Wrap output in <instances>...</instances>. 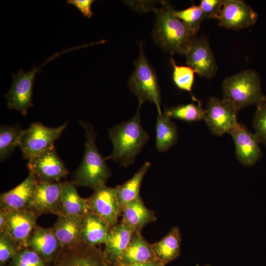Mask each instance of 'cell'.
<instances>
[{"label": "cell", "instance_id": "6da1fadb", "mask_svg": "<svg viewBox=\"0 0 266 266\" xmlns=\"http://www.w3.org/2000/svg\"><path fill=\"white\" fill-rule=\"evenodd\" d=\"M155 11L152 36L156 44L171 55H185L197 34L174 15L167 2Z\"/></svg>", "mask_w": 266, "mask_h": 266}, {"label": "cell", "instance_id": "7a4b0ae2", "mask_svg": "<svg viewBox=\"0 0 266 266\" xmlns=\"http://www.w3.org/2000/svg\"><path fill=\"white\" fill-rule=\"evenodd\" d=\"M139 103L135 115L130 120L124 121L108 130V136L113 144V151L106 160L112 159L120 165L127 166L134 163L149 136L141 124Z\"/></svg>", "mask_w": 266, "mask_h": 266}, {"label": "cell", "instance_id": "3957f363", "mask_svg": "<svg viewBox=\"0 0 266 266\" xmlns=\"http://www.w3.org/2000/svg\"><path fill=\"white\" fill-rule=\"evenodd\" d=\"M86 134L85 151L82 161L74 173L71 182L75 186L95 190L105 185L110 175L109 168L96 146V133L87 122L80 121Z\"/></svg>", "mask_w": 266, "mask_h": 266}, {"label": "cell", "instance_id": "277c9868", "mask_svg": "<svg viewBox=\"0 0 266 266\" xmlns=\"http://www.w3.org/2000/svg\"><path fill=\"white\" fill-rule=\"evenodd\" d=\"M223 99L237 111L248 106L262 103L265 96L258 73L246 69L225 79L222 84Z\"/></svg>", "mask_w": 266, "mask_h": 266}, {"label": "cell", "instance_id": "5b68a950", "mask_svg": "<svg viewBox=\"0 0 266 266\" xmlns=\"http://www.w3.org/2000/svg\"><path fill=\"white\" fill-rule=\"evenodd\" d=\"M139 55L134 62L135 69L129 79V87L137 98L139 103L146 101L154 103L161 113V92L154 68L148 62L143 49L142 42H138Z\"/></svg>", "mask_w": 266, "mask_h": 266}, {"label": "cell", "instance_id": "8992f818", "mask_svg": "<svg viewBox=\"0 0 266 266\" xmlns=\"http://www.w3.org/2000/svg\"><path fill=\"white\" fill-rule=\"evenodd\" d=\"M77 49L78 47H74L56 53L37 67H35L34 64L33 67L30 71L25 72L21 68L17 73H13L11 87L5 95L8 108L9 109L16 110L22 115H26L29 108L33 105V90L36 72H39L44 65L56 57L64 53Z\"/></svg>", "mask_w": 266, "mask_h": 266}, {"label": "cell", "instance_id": "52a82bcc", "mask_svg": "<svg viewBox=\"0 0 266 266\" xmlns=\"http://www.w3.org/2000/svg\"><path fill=\"white\" fill-rule=\"evenodd\" d=\"M68 124L51 128L39 122H34L26 130H22L17 146L21 150L23 157L28 161L48 149L62 134Z\"/></svg>", "mask_w": 266, "mask_h": 266}, {"label": "cell", "instance_id": "ba28073f", "mask_svg": "<svg viewBox=\"0 0 266 266\" xmlns=\"http://www.w3.org/2000/svg\"><path fill=\"white\" fill-rule=\"evenodd\" d=\"M103 253L96 246L81 241L67 248H61L54 261L48 266H109Z\"/></svg>", "mask_w": 266, "mask_h": 266}, {"label": "cell", "instance_id": "9c48e42d", "mask_svg": "<svg viewBox=\"0 0 266 266\" xmlns=\"http://www.w3.org/2000/svg\"><path fill=\"white\" fill-rule=\"evenodd\" d=\"M62 182L37 180L34 193L27 209L38 217L44 214L62 215Z\"/></svg>", "mask_w": 266, "mask_h": 266}, {"label": "cell", "instance_id": "30bf717a", "mask_svg": "<svg viewBox=\"0 0 266 266\" xmlns=\"http://www.w3.org/2000/svg\"><path fill=\"white\" fill-rule=\"evenodd\" d=\"M205 109L204 121L212 133L220 136L229 132L238 124L237 111L224 99L209 98Z\"/></svg>", "mask_w": 266, "mask_h": 266}, {"label": "cell", "instance_id": "8fae6325", "mask_svg": "<svg viewBox=\"0 0 266 266\" xmlns=\"http://www.w3.org/2000/svg\"><path fill=\"white\" fill-rule=\"evenodd\" d=\"M27 167L37 180L59 182L68 173L54 145L29 160Z\"/></svg>", "mask_w": 266, "mask_h": 266}, {"label": "cell", "instance_id": "7c38bea8", "mask_svg": "<svg viewBox=\"0 0 266 266\" xmlns=\"http://www.w3.org/2000/svg\"><path fill=\"white\" fill-rule=\"evenodd\" d=\"M86 199L89 211L96 214L112 228L118 223L121 210L116 196V188L102 185Z\"/></svg>", "mask_w": 266, "mask_h": 266}, {"label": "cell", "instance_id": "4fadbf2b", "mask_svg": "<svg viewBox=\"0 0 266 266\" xmlns=\"http://www.w3.org/2000/svg\"><path fill=\"white\" fill-rule=\"evenodd\" d=\"M185 55L188 66L199 75L210 79L216 74L218 70L216 59L204 36L197 37Z\"/></svg>", "mask_w": 266, "mask_h": 266}, {"label": "cell", "instance_id": "5bb4252c", "mask_svg": "<svg viewBox=\"0 0 266 266\" xmlns=\"http://www.w3.org/2000/svg\"><path fill=\"white\" fill-rule=\"evenodd\" d=\"M258 14L244 1L223 0L219 25L227 29L240 30L250 27L257 22Z\"/></svg>", "mask_w": 266, "mask_h": 266}, {"label": "cell", "instance_id": "9a60e30c", "mask_svg": "<svg viewBox=\"0 0 266 266\" xmlns=\"http://www.w3.org/2000/svg\"><path fill=\"white\" fill-rule=\"evenodd\" d=\"M7 211L5 233L15 243L19 250L28 247L27 242L37 226V216L28 209Z\"/></svg>", "mask_w": 266, "mask_h": 266}, {"label": "cell", "instance_id": "2e32d148", "mask_svg": "<svg viewBox=\"0 0 266 266\" xmlns=\"http://www.w3.org/2000/svg\"><path fill=\"white\" fill-rule=\"evenodd\" d=\"M235 143L236 157L243 166H253L260 160L262 152L254 133L238 123L229 133Z\"/></svg>", "mask_w": 266, "mask_h": 266}, {"label": "cell", "instance_id": "e0dca14e", "mask_svg": "<svg viewBox=\"0 0 266 266\" xmlns=\"http://www.w3.org/2000/svg\"><path fill=\"white\" fill-rule=\"evenodd\" d=\"M134 232L123 220L110 229L103 252L109 264L118 265Z\"/></svg>", "mask_w": 266, "mask_h": 266}, {"label": "cell", "instance_id": "ac0fdd59", "mask_svg": "<svg viewBox=\"0 0 266 266\" xmlns=\"http://www.w3.org/2000/svg\"><path fill=\"white\" fill-rule=\"evenodd\" d=\"M27 246L37 253L47 266L54 261L61 249L53 228L37 225L28 239Z\"/></svg>", "mask_w": 266, "mask_h": 266}, {"label": "cell", "instance_id": "d6986e66", "mask_svg": "<svg viewBox=\"0 0 266 266\" xmlns=\"http://www.w3.org/2000/svg\"><path fill=\"white\" fill-rule=\"evenodd\" d=\"M36 184L35 177L29 172L27 177L20 184L0 194V208L6 210L27 209Z\"/></svg>", "mask_w": 266, "mask_h": 266}, {"label": "cell", "instance_id": "ffe728a7", "mask_svg": "<svg viewBox=\"0 0 266 266\" xmlns=\"http://www.w3.org/2000/svg\"><path fill=\"white\" fill-rule=\"evenodd\" d=\"M156 261L158 260L152 244L142 236L140 232H134L117 266Z\"/></svg>", "mask_w": 266, "mask_h": 266}, {"label": "cell", "instance_id": "44dd1931", "mask_svg": "<svg viewBox=\"0 0 266 266\" xmlns=\"http://www.w3.org/2000/svg\"><path fill=\"white\" fill-rule=\"evenodd\" d=\"M121 214L122 220L135 232H141L144 226L157 220L154 212L145 205L140 196L123 206Z\"/></svg>", "mask_w": 266, "mask_h": 266}, {"label": "cell", "instance_id": "7402d4cb", "mask_svg": "<svg viewBox=\"0 0 266 266\" xmlns=\"http://www.w3.org/2000/svg\"><path fill=\"white\" fill-rule=\"evenodd\" d=\"M84 217L58 216L52 228L61 248L72 246L81 241V233Z\"/></svg>", "mask_w": 266, "mask_h": 266}, {"label": "cell", "instance_id": "603a6c76", "mask_svg": "<svg viewBox=\"0 0 266 266\" xmlns=\"http://www.w3.org/2000/svg\"><path fill=\"white\" fill-rule=\"evenodd\" d=\"M110 229L105 221L89 211L84 217L81 240L92 246L105 244Z\"/></svg>", "mask_w": 266, "mask_h": 266}, {"label": "cell", "instance_id": "cb8c5ba5", "mask_svg": "<svg viewBox=\"0 0 266 266\" xmlns=\"http://www.w3.org/2000/svg\"><path fill=\"white\" fill-rule=\"evenodd\" d=\"M62 215L73 218H83L89 211L86 199L81 198L71 182H62Z\"/></svg>", "mask_w": 266, "mask_h": 266}, {"label": "cell", "instance_id": "d4e9b609", "mask_svg": "<svg viewBox=\"0 0 266 266\" xmlns=\"http://www.w3.org/2000/svg\"><path fill=\"white\" fill-rule=\"evenodd\" d=\"M181 242L180 229L174 226L160 241L151 244L157 260L165 265L175 259L180 254Z\"/></svg>", "mask_w": 266, "mask_h": 266}, {"label": "cell", "instance_id": "484cf974", "mask_svg": "<svg viewBox=\"0 0 266 266\" xmlns=\"http://www.w3.org/2000/svg\"><path fill=\"white\" fill-rule=\"evenodd\" d=\"M156 134V147L160 152L166 151L177 141V126L165 113H158L157 117Z\"/></svg>", "mask_w": 266, "mask_h": 266}, {"label": "cell", "instance_id": "4316f807", "mask_svg": "<svg viewBox=\"0 0 266 266\" xmlns=\"http://www.w3.org/2000/svg\"><path fill=\"white\" fill-rule=\"evenodd\" d=\"M151 164L146 162L129 180L116 188V196L121 208L137 198L142 181Z\"/></svg>", "mask_w": 266, "mask_h": 266}, {"label": "cell", "instance_id": "83f0119b", "mask_svg": "<svg viewBox=\"0 0 266 266\" xmlns=\"http://www.w3.org/2000/svg\"><path fill=\"white\" fill-rule=\"evenodd\" d=\"M164 113L170 118L188 123L204 121L205 117V109L202 107L200 100L196 104L191 103L166 108Z\"/></svg>", "mask_w": 266, "mask_h": 266}, {"label": "cell", "instance_id": "f1b7e54d", "mask_svg": "<svg viewBox=\"0 0 266 266\" xmlns=\"http://www.w3.org/2000/svg\"><path fill=\"white\" fill-rule=\"evenodd\" d=\"M22 130L17 126H1L0 128V160L8 158L17 146Z\"/></svg>", "mask_w": 266, "mask_h": 266}, {"label": "cell", "instance_id": "f546056e", "mask_svg": "<svg viewBox=\"0 0 266 266\" xmlns=\"http://www.w3.org/2000/svg\"><path fill=\"white\" fill-rule=\"evenodd\" d=\"M170 61L173 68L172 76L175 85L179 89L189 92L192 95L193 101H199L192 93L194 82V71L188 66H177L172 57Z\"/></svg>", "mask_w": 266, "mask_h": 266}, {"label": "cell", "instance_id": "4dcf8cb0", "mask_svg": "<svg viewBox=\"0 0 266 266\" xmlns=\"http://www.w3.org/2000/svg\"><path fill=\"white\" fill-rule=\"evenodd\" d=\"M174 14L197 34L201 22L205 19L200 5H196L193 3L186 9L182 10H174Z\"/></svg>", "mask_w": 266, "mask_h": 266}, {"label": "cell", "instance_id": "1f68e13d", "mask_svg": "<svg viewBox=\"0 0 266 266\" xmlns=\"http://www.w3.org/2000/svg\"><path fill=\"white\" fill-rule=\"evenodd\" d=\"M9 266H48L40 256L29 247L16 253Z\"/></svg>", "mask_w": 266, "mask_h": 266}, {"label": "cell", "instance_id": "d6a6232c", "mask_svg": "<svg viewBox=\"0 0 266 266\" xmlns=\"http://www.w3.org/2000/svg\"><path fill=\"white\" fill-rule=\"evenodd\" d=\"M257 109L253 118V126L259 143L266 147V105L263 102L256 105Z\"/></svg>", "mask_w": 266, "mask_h": 266}, {"label": "cell", "instance_id": "836d02e7", "mask_svg": "<svg viewBox=\"0 0 266 266\" xmlns=\"http://www.w3.org/2000/svg\"><path fill=\"white\" fill-rule=\"evenodd\" d=\"M19 251L15 243L4 232L0 233V265L4 266Z\"/></svg>", "mask_w": 266, "mask_h": 266}, {"label": "cell", "instance_id": "e575fe53", "mask_svg": "<svg viewBox=\"0 0 266 266\" xmlns=\"http://www.w3.org/2000/svg\"><path fill=\"white\" fill-rule=\"evenodd\" d=\"M222 5V0H202L200 6L205 18L218 20Z\"/></svg>", "mask_w": 266, "mask_h": 266}, {"label": "cell", "instance_id": "d590c367", "mask_svg": "<svg viewBox=\"0 0 266 266\" xmlns=\"http://www.w3.org/2000/svg\"><path fill=\"white\" fill-rule=\"evenodd\" d=\"M94 1L93 0H68L66 3L75 7L83 16L90 18L93 15L91 6Z\"/></svg>", "mask_w": 266, "mask_h": 266}, {"label": "cell", "instance_id": "8d00e7d4", "mask_svg": "<svg viewBox=\"0 0 266 266\" xmlns=\"http://www.w3.org/2000/svg\"><path fill=\"white\" fill-rule=\"evenodd\" d=\"M7 221V211L0 209V233L5 232Z\"/></svg>", "mask_w": 266, "mask_h": 266}, {"label": "cell", "instance_id": "74e56055", "mask_svg": "<svg viewBox=\"0 0 266 266\" xmlns=\"http://www.w3.org/2000/svg\"><path fill=\"white\" fill-rule=\"evenodd\" d=\"M164 265L158 261L135 263L127 265H120L118 266H164Z\"/></svg>", "mask_w": 266, "mask_h": 266}, {"label": "cell", "instance_id": "f35d334b", "mask_svg": "<svg viewBox=\"0 0 266 266\" xmlns=\"http://www.w3.org/2000/svg\"><path fill=\"white\" fill-rule=\"evenodd\" d=\"M263 102L266 105V96H265V99Z\"/></svg>", "mask_w": 266, "mask_h": 266}, {"label": "cell", "instance_id": "ab89813d", "mask_svg": "<svg viewBox=\"0 0 266 266\" xmlns=\"http://www.w3.org/2000/svg\"></svg>", "mask_w": 266, "mask_h": 266}]
</instances>
